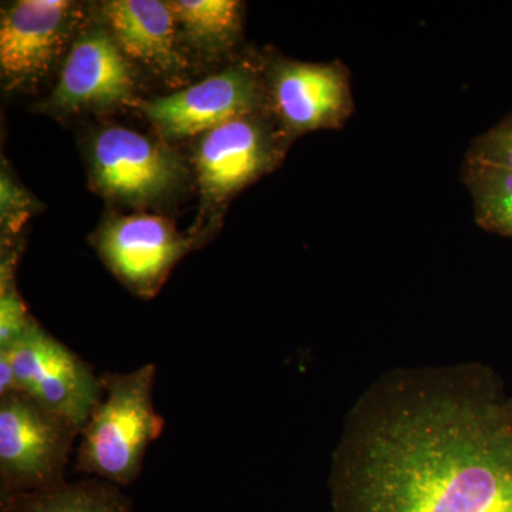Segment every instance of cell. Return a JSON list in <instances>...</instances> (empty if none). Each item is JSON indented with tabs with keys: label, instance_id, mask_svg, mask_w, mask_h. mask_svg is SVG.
Wrapping results in <instances>:
<instances>
[{
	"label": "cell",
	"instance_id": "7a4b0ae2",
	"mask_svg": "<svg viewBox=\"0 0 512 512\" xmlns=\"http://www.w3.org/2000/svg\"><path fill=\"white\" fill-rule=\"evenodd\" d=\"M100 376L103 394L80 433L74 467L89 478L126 487L140 477L148 447L164 431L153 400L157 367L148 363Z\"/></svg>",
	"mask_w": 512,
	"mask_h": 512
},
{
	"label": "cell",
	"instance_id": "30bf717a",
	"mask_svg": "<svg viewBox=\"0 0 512 512\" xmlns=\"http://www.w3.org/2000/svg\"><path fill=\"white\" fill-rule=\"evenodd\" d=\"M97 247L121 282L141 295H153L187 244L161 218L136 215L107 224Z\"/></svg>",
	"mask_w": 512,
	"mask_h": 512
},
{
	"label": "cell",
	"instance_id": "9a60e30c",
	"mask_svg": "<svg viewBox=\"0 0 512 512\" xmlns=\"http://www.w3.org/2000/svg\"><path fill=\"white\" fill-rule=\"evenodd\" d=\"M168 6L185 33L207 49L231 45L241 25L239 3L232 0H178Z\"/></svg>",
	"mask_w": 512,
	"mask_h": 512
},
{
	"label": "cell",
	"instance_id": "6da1fadb",
	"mask_svg": "<svg viewBox=\"0 0 512 512\" xmlns=\"http://www.w3.org/2000/svg\"><path fill=\"white\" fill-rule=\"evenodd\" d=\"M507 402L473 363L384 376L346 420L333 512H512Z\"/></svg>",
	"mask_w": 512,
	"mask_h": 512
},
{
	"label": "cell",
	"instance_id": "3957f363",
	"mask_svg": "<svg viewBox=\"0 0 512 512\" xmlns=\"http://www.w3.org/2000/svg\"><path fill=\"white\" fill-rule=\"evenodd\" d=\"M80 430L22 392L0 397V495L64 483Z\"/></svg>",
	"mask_w": 512,
	"mask_h": 512
},
{
	"label": "cell",
	"instance_id": "277c9868",
	"mask_svg": "<svg viewBox=\"0 0 512 512\" xmlns=\"http://www.w3.org/2000/svg\"><path fill=\"white\" fill-rule=\"evenodd\" d=\"M9 360L19 392L69 420L82 433L103 394L101 376L89 363L47 333L36 320L9 348Z\"/></svg>",
	"mask_w": 512,
	"mask_h": 512
},
{
	"label": "cell",
	"instance_id": "52a82bcc",
	"mask_svg": "<svg viewBox=\"0 0 512 512\" xmlns=\"http://www.w3.org/2000/svg\"><path fill=\"white\" fill-rule=\"evenodd\" d=\"M288 143L264 111L239 117L205 133L197 168L205 194L227 197L278 163Z\"/></svg>",
	"mask_w": 512,
	"mask_h": 512
},
{
	"label": "cell",
	"instance_id": "8fae6325",
	"mask_svg": "<svg viewBox=\"0 0 512 512\" xmlns=\"http://www.w3.org/2000/svg\"><path fill=\"white\" fill-rule=\"evenodd\" d=\"M134 80L116 40L103 30L84 33L70 50L52 96L60 110L106 109L133 97Z\"/></svg>",
	"mask_w": 512,
	"mask_h": 512
},
{
	"label": "cell",
	"instance_id": "2e32d148",
	"mask_svg": "<svg viewBox=\"0 0 512 512\" xmlns=\"http://www.w3.org/2000/svg\"><path fill=\"white\" fill-rule=\"evenodd\" d=\"M464 160L512 171V113L474 138Z\"/></svg>",
	"mask_w": 512,
	"mask_h": 512
},
{
	"label": "cell",
	"instance_id": "ba28073f",
	"mask_svg": "<svg viewBox=\"0 0 512 512\" xmlns=\"http://www.w3.org/2000/svg\"><path fill=\"white\" fill-rule=\"evenodd\" d=\"M92 164L99 187L130 202L156 200L180 177L171 151L123 127L101 131L93 141Z\"/></svg>",
	"mask_w": 512,
	"mask_h": 512
},
{
	"label": "cell",
	"instance_id": "5bb4252c",
	"mask_svg": "<svg viewBox=\"0 0 512 512\" xmlns=\"http://www.w3.org/2000/svg\"><path fill=\"white\" fill-rule=\"evenodd\" d=\"M463 183L481 228L512 238V171L464 160Z\"/></svg>",
	"mask_w": 512,
	"mask_h": 512
},
{
	"label": "cell",
	"instance_id": "9c48e42d",
	"mask_svg": "<svg viewBox=\"0 0 512 512\" xmlns=\"http://www.w3.org/2000/svg\"><path fill=\"white\" fill-rule=\"evenodd\" d=\"M72 25V3L22 0L3 15L0 66L15 86L35 83L56 62Z\"/></svg>",
	"mask_w": 512,
	"mask_h": 512
},
{
	"label": "cell",
	"instance_id": "7c38bea8",
	"mask_svg": "<svg viewBox=\"0 0 512 512\" xmlns=\"http://www.w3.org/2000/svg\"><path fill=\"white\" fill-rule=\"evenodd\" d=\"M104 18L126 55L165 72L184 66L175 47V18L168 3L114 0L104 5Z\"/></svg>",
	"mask_w": 512,
	"mask_h": 512
},
{
	"label": "cell",
	"instance_id": "d6986e66",
	"mask_svg": "<svg viewBox=\"0 0 512 512\" xmlns=\"http://www.w3.org/2000/svg\"><path fill=\"white\" fill-rule=\"evenodd\" d=\"M507 410H508V416H510V419L512 421V399H508Z\"/></svg>",
	"mask_w": 512,
	"mask_h": 512
},
{
	"label": "cell",
	"instance_id": "5b68a950",
	"mask_svg": "<svg viewBox=\"0 0 512 512\" xmlns=\"http://www.w3.org/2000/svg\"><path fill=\"white\" fill-rule=\"evenodd\" d=\"M268 110L286 140L316 130L345 126L355 111L348 67L278 59L266 67Z\"/></svg>",
	"mask_w": 512,
	"mask_h": 512
},
{
	"label": "cell",
	"instance_id": "8992f818",
	"mask_svg": "<svg viewBox=\"0 0 512 512\" xmlns=\"http://www.w3.org/2000/svg\"><path fill=\"white\" fill-rule=\"evenodd\" d=\"M268 104L265 83L249 66L232 67L204 82L167 97L140 104V109L167 137L208 133L239 117L261 113Z\"/></svg>",
	"mask_w": 512,
	"mask_h": 512
},
{
	"label": "cell",
	"instance_id": "e0dca14e",
	"mask_svg": "<svg viewBox=\"0 0 512 512\" xmlns=\"http://www.w3.org/2000/svg\"><path fill=\"white\" fill-rule=\"evenodd\" d=\"M25 303L13 286L12 272H2L0 293V349L9 348L33 322Z\"/></svg>",
	"mask_w": 512,
	"mask_h": 512
},
{
	"label": "cell",
	"instance_id": "4fadbf2b",
	"mask_svg": "<svg viewBox=\"0 0 512 512\" xmlns=\"http://www.w3.org/2000/svg\"><path fill=\"white\" fill-rule=\"evenodd\" d=\"M0 512H134L119 485L99 478L64 483L36 493L0 495Z\"/></svg>",
	"mask_w": 512,
	"mask_h": 512
},
{
	"label": "cell",
	"instance_id": "ac0fdd59",
	"mask_svg": "<svg viewBox=\"0 0 512 512\" xmlns=\"http://www.w3.org/2000/svg\"><path fill=\"white\" fill-rule=\"evenodd\" d=\"M19 392L12 366L5 356L0 355V397Z\"/></svg>",
	"mask_w": 512,
	"mask_h": 512
}]
</instances>
